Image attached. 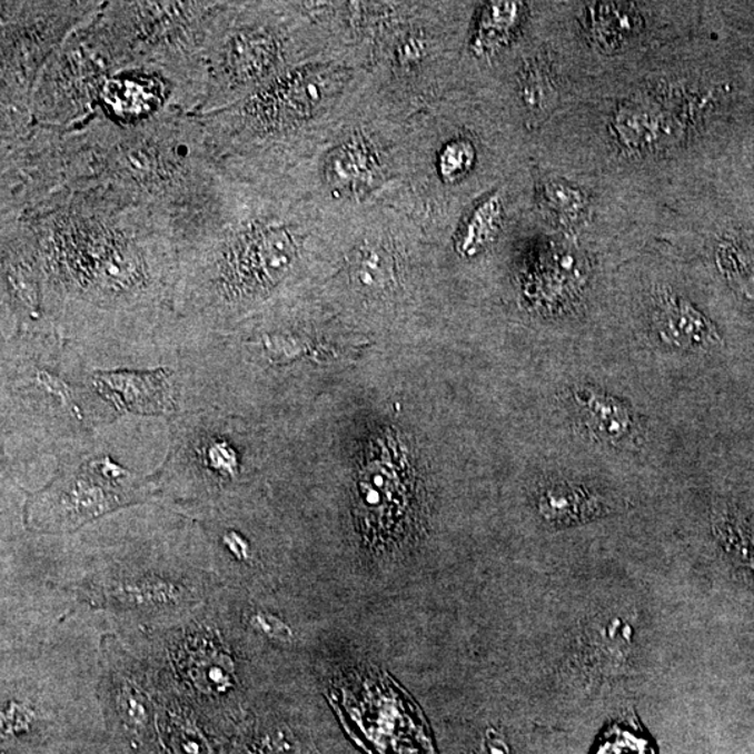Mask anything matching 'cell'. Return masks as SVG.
I'll return each instance as SVG.
<instances>
[{
	"label": "cell",
	"mask_w": 754,
	"mask_h": 754,
	"mask_svg": "<svg viewBox=\"0 0 754 754\" xmlns=\"http://www.w3.org/2000/svg\"><path fill=\"white\" fill-rule=\"evenodd\" d=\"M589 34L604 49H616L642 30V16L632 4L603 3L588 9Z\"/></svg>",
	"instance_id": "12"
},
{
	"label": "cell",
	"mask_w": 754,
	"mask_h": 754,
	"mask_svg": "<svg viewBox=\"0 0 754 754\" xmlns=\"http://www.w3.org/2000/svg\"><path fill=\"white\" fill-rule=\"evenodd\" d=\"M654 309V326L661 340L683 348L718 341L713 325L686 299L664 292L655 300Z\"/></svg>",
	"instance_id": "10"
},
{
	"label": "cell",
	"mask_w": 754,
	"mask_h": 754,
	"mask_svg": "<svg viewBox=\"0 0 754 754\" xmlns=\"http://www.w3.org/2000/svg\"><path fill=\"white\" fill-rule=\"evenodd\" d=\"M354 275L360 286L370 291H379L391 281V260L384 248L364 246L355 258Z\"/></svg>",
	"instance_id": "18"
},
{
	"label": "cell",
	"mask_w": 754,
	"mask_h": 754,
	"mask_svg": "<svg viewBox=\"0 0 754 754\" xmlns=\"http://www.w3.org/2000/svg\"><path fill=\"white\" fill-rule=\"evenodd\" d=\"M228 2H106L101 16L133 67L158 70L179 91L186 113L199 112L206 53Z\"/></svg>",
	"instance_id": "3"
},
{
	"label": "cell",
	"mask_w": 754,
	"mask_h": 754,
	"mask_svg": "<svg viewBox=\"0 0 754 754\" xmlns=\"http://www.w3.org/2000/svg\"><path fill=\"white\" fill-rule=\"evenodd\" d=\"M475 754H510V748L500 732L490 728L485 732Z\"/></svg>",
	"instance_id": "21"
},
{
	"label": "cell",
	"mask_w": 754,
	"mask_h": 754,
	"mask_svg": "<svg viewBox=\"0 0 754 754\" xmlns=\"http://www.w3.org/2000/svg\"><path fill=\"white\" fill-rule=\"evenodd\" d=\"M63 190L101 188L171 224L178 242L210 209L222 172L196 115L168 111L118 125L96 115L59 130Z\"/></svg>",
	"instance_id": "2"
},
{
	"label": "cell",
	"mask_w": 754,
	"mask_h": 754,
	"mask_svg": "<svg viewBox=\"0 0 754 754\" xmlns=\"http://www.w3.org/2000/svg\"><path fill=\"white\" fill-rule=\"evenodd\" d=\"M95 385L119 411L161 415L173 409L171 377L163 369L146 374L102 371L95 377Z\"/></svg>",
	"instance_id": "9"
},
{
	"label": "cell",
	"mask_w": 754,
	"mask_h": 754,
	"mask_svg": "<svg viewBox=\"0 0 754 754\" xmlns=\"http://www.w3.org/2000/svg\"><path fill=\"white\" fill-rule=\"evenodd\" d=\"M503 205L499 195H492L475 207L462 231L458 250L472 255L484 248L499 229Z\"/></svg>",
	"instance_id": "15"
},
{
	"label": "cell",
	"mask_w": 754,
	"mask_h": 754,
	"mask_svg": "<svg viewBox=\"0 0 754 754\" xmlns=\"http://www.w3.org/2000/svg\"><path fill=\"white\" fill-rule=\"evenodd\" d=\"M539 512L552 523H572L592 517L597 510L593 497L571 485H552L539 497Z\"/></svg>",
	"instance_id": "14"
},
{
	"label": "cell",
	"mask_w": 754,
	"mask_h": 754,
	"mask_svg": "<svg viewBox=\"0 0 754 754\" xmlns=\"http://www.w3.org/2000/svg\"><path fill=\"white\" fill-rule=\"evenodd\" d=\"M577 400L587 408L588 418L599 430L598 434L612 440L621 439L627 434L631 417L619 404L593 391L578 393Z\"/></svg>",
	"instance_id": "16"
},
{
	"label": "cell",
	"mask_w": 754,
	"mask_h": 754,
	"mask_svg": "<svg viewBox=\"0 0 754 754\" xmlns=\"http://www.w3.org/2000/svg\"><path fill=\"white\" fill-rule=\"evenodd\" d=\"M18 217L36 235L49 306L136 309L173 300L178 237L147 207L111 190L76 188Z\"/></svg>",
	"instance_id": "1"
},
{
	"label": "cell",
	"mask_w": 754,
	"mask_h": 754,
	"mask_svg": "<svg viewBox=\"0 0 754 754\" xmlns=\"http://www.w3.org/2000/svg\"><path fill=\"white\" fill-rule=\"evenodd\" d=\"M143 480L108 457L91 458L30 502V522L42 532H72L108 512L139 502Z\"/></svg>",
	"instance_id": "8"
},
{
	"label": "cell",
	"mask_w": 754,
	"mask_h": 754,
	"mask_svg": "<svg viewBox=\"0 0 754 754\" xmlns=\"http://www.w3.org/2000/svg\"><path fill=\"white\" fill-rule=\"evenodd\" d=\"M540 199L545 209L565 224L582 220L587 211V199L581 189L560 179H550L540 189Z\"/></svg>",
	"instance_id": "17"
},
{
	"label": "cell",
	"mask_w": 754,
	"mask_h": 754,
	"mask_svg": "<svg viewBox=\"0 0 754 754\" xmlns=\"http://www.w3.org/2000/svg\"><path fill=\"white\" fill-rule=\"evenodd\" d=\"M477 160V151L467 139L452 140L437 157V171L445 182H457L472 171Z\"/></svg>",
	"instance_id": "19"
},
{
	"label": "cell",
	"mask_w": 754,
	"mask_h": 754,
	"mask_svg": "<svg viewBox=\"0 0 754 754\" xmlns=\"http://www.w3.org/2000/svg\"><path fill=\"white\" fill-rule=\"evenodd\" d=\"M254 622L256 623L255 626H258L261 632L267 633L271 637H281L286 641V638L291 636L288 627L284 626V623L278 622L275 617L259 615L255 617Z\"/></svg>",
	"instance_id": "23"
},
{
	"label": "cell",
	"mask_w": 754,
	"mask_h": 754,
	"mask_svg": "<svg viewBox=\"0 0 754 754\" xmlns=\"http://www.w3.org/2000/svg\"><path fill=\"white\" fill-rule=\"evenodd\" d=\"M245 3L228 2L206 53L199 112L221 111L287 70L291 40L275 21Z\"/></svg>",
	"instance_id": "6"
},
{
	"label": "cell",
	"mask_w": 754,
	"mask_h": 754,
	"mask_svg": "<svg viewBox=\"0 0 754 754\" xmlns=\"http://www.w3.org/2000/svg\"><path fill=\"white\" fill-rule=\"evenodd\" d=\"M524 8L515 2H490L480 9L472 48L478 57H489L510 40L520 24Z\"/></svg>",
	"instance_id": "13"
},
{
	"label": "cell",
	"mask_w": 754,
	"mask_h": 754,
	"mask_svg": "<svg viewBox=\"0 0 754 754\" xmlns=\"http://www.w3.org/2000/svg\"><path fill=\"white\" fill-rule=\"evenodd\" d=\"M552 87L548 75L539 68H529L523 78V100L533 111H543L552 100Z\"/></svg>",
	"instance_id": "20"
},
{
	"label": "cell",
	"mask_w": 754,
	"mask_h": 754,
	"mask_svg": "<svg viewBox=\"0 0 754 754\" xmlns=\"http://www.w3.org/2000/svg\"><path fill=\"white\" fill-rule=\"evenodd\" d=\"M320 171L331 192H358L379 177L380 161L365 140H349L327 152Z\"/></svg>",
	"instance_id": "11"
},
{
	"label": "cell",
	"mask_w": 754,
	"mask_h": 754,
	"mask_svg": "<svg viewBox=\"0 0 754 754\" xmlns=\"http://www.w3.org/2000/svg\"><path fill=\"white\" fill-rule=\"evenodd\" d=\"M330 702L374 754H435L423 713L385 672L365 666L341 675Z\"/></svg>",
	"instance_id": "7"
},
{
	"label": "cell",
	"mask_w": 754,
	"mask_h": 754,
	"mask_svg": "<svg viewBox=\"0 0 754 754\" xmlns=\"http://www.w3.org/2000/svg\"><path fill=\"white\" fill-rule=\"evenodd\" d=\"M424 52L425 43L423 38H407V40L401 43L400 48H398V59H400V62L403 63L417 62V60L423 58Z\"/></svg>",
	"instance_id": "22"
},
{
	"label": "cell",
	"mask_w": 754,
	"mask_h": 754,
	"mask_svg": "<svg viewBox=\"0 0 754 754\" xmlns=\"http://www.w3.org/2000/svg\"><path fill=\"white\" fill-rule=\"evenodd\" d=\"M128 67H133L128 53L98 13L63 42L42 70L31 101L32 125L67 130L86 123L96 117L109 79Z\"/></svg>",
	"instance_id": "5"
},
{
	"label": "cell",
	"mask_w": 754,
	"mask_h": 754,
	"mask_svg": "<svg viewBox=\"0 0 754 754\" xmlns=\"http://www.w3.org/2000/svg\"><path fill=\"white\" fill-rule=\"evenodd\" d=\"M102 0L7 2L0 7L2 125H32L31 101L49 59L79 27L101 12Z\"/></svg>",
	"instance_id": "4"
}]
</instances>
